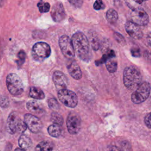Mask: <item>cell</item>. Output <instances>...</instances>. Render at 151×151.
<instances>
[{
  "label": "cell",
  "mask_w": 151,
  "mask_h": 151,
  "mask_svg": "<svg viewBox=\"0 0 151 151\" xmlns=\"http://www.w3.org/2000/svg\"><path fill=\"white\" fill-rule=\"evenodd\" d=\"M71 40L74 52L77 57L84 61H88L91 59V53L87 37L83 32H77L73 34Z\"/></svg>",
  "instance_id": "1"
},
{
  "label": "cell",
  "mask_w": 151,
  "mask_h": 151,
  "mask_svg": "<svg viewBox=\"0 0 151 151\" xmlns=\"http://www.w3.org/2000/svg\"><path fill=\"white\" fill-rule=\"evenodd\" d=\"M123 80L127 88L134 90L141 83L142 75L137 68L134 66H129L124 70Z\"/></svg>",
  "instance_id": "2"
},
{
  "label": "cell",
  "mask_w": 151,
  "mask_h": 151,
  "mask_svg": "<svg viewBox=\"0 0 151 151\" xmlns=\"http://www.w3.org/2000/svg\"><path fill=\"white\" fill-rule=\"evenodd\" d=\"M6 84L9 92L13 96L21 95L24 90L21 78L15 73L9 74L6 78Z\"/></svg>",
  "instance_id": "3"
},
{
  "label": "cell",
  "mask_w": 151,
  "mask_h": 151,
  "mask_svg": "<svg viewBox=\"0 0 151 151\" xmlns=\"http://www.w3.org/2000/svg\"><path fill=\"white\" fill-rule=\"evenodd\" d=\"M50 46L46 42H38L35 43L32 48V58L37 61H42L51 54Z\"/></svg>",
  "instance_id": "4"
},
{
  "label": "cell",
  "mask_w": 151,
  "mask_h": 151,
  "mask_svg": "<svg viewBox=\"0 0 151 151\" xmlns=\"http://www.w3.org/2000/svg\"><path fill=\"white\" fill-rule=\"evenodd\" d=\"M7 126L11 133L14 134L16 132L23 133L27 127L24 121H22L18 116L16 112H11L8 116L7 120Z\"/></svg>",
  "instance_id": "5"
},
{
  "label": "cell",
  "mask_w": 151,
  "mask_h": 151,
  "mask_svg": "<svg viewBox=\"0 0 151 151\" xmlns=\"http://www.w3.org/2000/svg\"><path fill=\"white\" fill-rule=\"evenodd\" d=\"M150 86L148 82L141 83L132 94L131 100L135 104H140L145 101L149 96Z\"/></svg>",
  "instance_id": "6"
},
{
  "label": "cell",
  "mask_w": 151,
  "mask_h": 151,
  "mask_svg": "<svg viewBox=\"0 0 151 151\" xmlns=\"http://www.w3.org/2000/svg\"><path fill=\"white\" fill-rule=\"evenodd\" d=\"M58 97L64 105L71 108L77 106L78 102L77 94L74 92L67 89L59 90L58 91Z\"/></svg>",
  "instance_id": "7"
},
{
  "label": "cell",
  "mask_w": 151,
  "mask_h": 151,
  "mask_svg": "<svg viewBox=\"0 0 151 151\" xmlns=\"http://www.w3.org/2000/svg\"><path fill=\"white\" fill-rule=\"evenodd\" d=\"M59 45L63 55L68 60L74 58L75 52L70 38L65 35L61 36L59 39Z\"/></svg>",
  "instance_id": "8"
},
{
  "label": "cell",
  "mask_w": 151,
  "mask_h": 151,
  "mask_svg": "<svg viewBox=\"0 0 151 151\" xmlns=\"http://www.w3.org/2000/svg\"><path fill=\"white\" fill-rule=\"evenodd\" d=\"M66 125L70 134H77L81 129V118L79 115L74 111L70 112L67 119Z\"/></svg>",
  "instance_id": "9"
},
{
  "label": "cell",
  "mask_w": 151,
  "mask_h": 151,
  "mask_svg": "<svg viewBox=\"0 0 151 151\" xmlns=\"http://www.w3.org/2000/svg\"><path fill=\"white\" fill-rule=\"evenodd\" d=\"M130 18L132 22L137 25H146L149 21L147 14L141 7H137L133 9L130 13Z\"/></svg>",
  "instance_id": "10"
},
{
  "label": "cell",
  "mask_w": 151,
  "mask_h": 151,
  "mask_svg": "<svg viewBox=\"0 0 151 151\" xmlns=\"http://www.w3.org/2000/svg\"><path fill=\"white\" fill-rule=\"evenodd\" d=\"M24 122L29 130L34 133H39L42 128V123L41 120L33 114L29 113L25 114Z\"/></svg>",
  "instance_id": "11"
},
{
  "label": "cell",
  "mask_w": 151,
  "mask_h": 151,
  "mask_svg": "<svg viewBox=\"0 0 151 151\" xmlns=\"http://www.w3.org/2000/svg\"><path fill=\"white\" fill-rule=\"evenodd\" d=\"M52 80L56 87L59 90L66 89L68 84V80L66 76L60 71H55L52 76Z\"/></svg>",
  "instance_id": "12"
},
{
  "label": "cell",
  "mask_w": 151,
  "mask_h": 151,
  "mask_svg": "<svg viewBox=\"0 0 151 151\" xmlns=\"http://www.w3.org/2000/svg\"><path fill=\"white\" fill-rule=\"evenodd\" d=\"M125 29L127 34L135 40H140L143 37V32L139 25L128 21L125 24Z\"/></svg>",
  "instance_id": "13"
},
{
  "label": "cell",
  "mask_w": 151,
  "mask_h": 151,
  "mask_svg": "<svg viewBox=\"0 0 151 151\" xmlns=\"http://www.w3.org/2000/svg\"><path fill=\"white\" fill-rule=\"evenodd\" d=\"M51 15L55 22H60L65 18V12L61 2H57L53 5L51 11Z\"/></svg>",
  "instance_id": "14"
},
{
  "label": "cell",
  "mask_w": 151,
  "mask_h": 151,
  "mask_svg": "<svg viewBox=\"0 0 151 151\" xmlns=\"http://www.w3.org/2000/svg\"><path fill=\"white\" fill-rule=\"evenodd\" d=\"M67 70L70 76L76 80H80L82 77V71L76 61H73L68 66Z\"/></svg>",
  "instance_id": "15"
},
{
  "label": "cell",
  "mask_w": 151,
  "mask_h": 151,
  "mask_svg": "<svg viewBox=\"0 0 151 151\" xmlns=\"http://www.w3.org/2000/svg\"><path fill=\"white\" fill-rule=\"evenodd\" d=\"M27 109L34 113H40L44 111L41 103L37 100H30L27 103Z\"/></svg>",
  "instance_id": "16"
},
{
  "label": "cell",
  "mask_w": 151,
  "mask_h": 151,
  "mask_svg": "<svg viewBox=\"0 0 151 151\" xmlns=\"http://www.w3.org/2000/svg\"><path fill=\"white\" fill-rule=\"evenodd\" d=\"M18 145L21 149L26 150L32 147V142L29 137L25 134H22L18 139Z\"/></svg>",
  "instance_id": "17"
},
{
  "label": "cell",
  "mask_w": 151,
  "mask_h": 151,
  "mask_svg": "<svg viewBox=\"0 0 151 151\" xmlns=\"http://www.w3.org/2000/svg\"><path fill=\"white\" fill-rule=\"evenodd\" d=\"M29 96L35 100H42L45 98V94L39 87H31L29 89Z\"/></svg>",
  "instance_id": "18"
},
{
  "label": "cell",
  "mask_w": 151,
  "mask_h": 151,
  "mask_svg": "<svg viewBox=\"0 0 151 151\" xmlns=\"http://www.w3.org/2000/svg\"><path fill=\"white\" fill-rule=\"evenodd\" d=\"M35 151H52L53 144L49 141H42L35 147Z\"/></svg>",
  "instance_id": "19"
},
{
  "label": "cell",
  "mask_w": 151,
  "mask_h": 151,
  "mask_svg": "<svg viewBox=\"0 0 151 151\" xmlns=\"http://www.w3.org/2000/svg\"><path fill=\"white\" fill-rule=\"evenodd\" d=\"M48 134L53 137H59L61 134V129L60 126L55 124H51L47 129Z\"/></svg>",
  "instance_id": "20"
},
{
  "label": "cell",
  "mask_w": 151,
  "mask_h": 151,
  "mask_svg": "<svg viewBox=\"0 0 151 151\" xmlns=\"http://www.w3.org/2000/svg\"><path fill=\"white\" fill-rule=\"evenodd\" d=\"M89 41L93 49L95 51H97L100 48V41L99 39L95 32H89Z\"/></svg>",
  "instance_id": "21"
},
{
  "label": "cell",
  "mask_w": 151,
  "mask_h": 151,
  "mask_svg": "<svg viewBox=\"0 0 151 151\" xmlns=\"http://www.w3.org/2000/svg\"><path fill=\"white\" fill-rule=\"evenodd\" d=\"M106 19L110 24H116L118 19V14L117 11L111 8L109 9L106 12Z\"/></svg>",
  "instance_id": "22"
},
{
  "label": "cell",
  "mask_w": 151,
  "mask_h": 151,
  "mask_svg": "<svg viewBox=\"0 0 151 151\" xmlns=\"http://www.w3.org/2000/svg\"><path fill=\"white\" fill-rule=\"evenodd\" d=\"M106 67L109 73H114L117 68V63L113 58L108 59L106 62Z\"/></svg>",
  "instance_id": "23"
},
{
  "label": "cell",
  "mask_w": 151,
  "mask_h": 151,
  "mask_svg": "<svg viewBox=\"0 0 151 151\" xmlns=\"http://www.w3.org/2000/svg\"><path fill=\"white\" fill-rule=\"evenodd\" d=\"M51 120L53 123V124L58 125L60 126L63 124L64 122L63 116L57 112H53L51 113Z\"/></svg>",
  "instance_id": "24"
},
{
  "label": "cell",
  "mask_w": 151,
  "mask_h": 151,
  "mask_svg": "<svg viewBox=\"0 0 151 151\" xmlns=\"http://www.w3.org/2000/svg\"><path fill=\"white\" fill-rule=\"evenodd\" d=\"M37 6L39 9V11L41 13H45L49 11L50 9V5L48 2H45L44 1H40L37 4Z\"/></svg>",
  "instance_id": "25"
},
{
  "label": "cell",
  "mask_w": 151,
  "mask_h": 151,
  "mask_svg": "<svg viewBox=\"0 0 151 151\" xmlns=\"http://www.w3.org/2000/svg\"><path fill=\"white\" fill-rule=\"evenodd\" d=\"M26 58V54L24 50H20L18 54H17V64L18 67L22 65L24 63Z\"/></svg>",
  "instance_id": "26"
},
{
  "label": "cell",
  "mask_w": 151,
  "mask_h": 151,
  "mask_svg": "<svg viewBox=\"0 0 151 151\" xmlns=\"http://www.w3.org/2000/svg\"><path fill=\"white\" fill-rule=\"evenodd\" d=\"M48 107L54 110H58L60 109V105L55 98H51L48 100Z\"/></svg>",
  "instance_id": "27"
},
{
  "label": "cell",
  "mask_w": 151,
  "mask_h": 151,
  "mask_svg": "<svg viewBox=\"0 0 151 151\" xmlns=\"http://www.w3.org/2000/svg\"><path fill=\"white\" fill-rule=\"evenodd\" d=\"M114 35V39L116 40V41L119 43L120 44H121L122 45H125L126 44V40L124 38V37L120 34V33L119 32H115L113 34Z\"/></svg>",
  "instance_id": "28"
},
{
  "label": "cell",
  "mask_w": 151,
  "mask_h": 151,
  "mask_svg": "<svg viewBox=\"0 0 151 151\" xmlns=\"http://www.w3.org/2000/svg\"><path fill=\"white\" fill-rule=\"evenodd\" d=\"M9 106V100L8 98L4 96H0V106L2 108H6Z\"/></svg>",
  "instance_id": "29"
},
{
  "label": "cell",
  "mask_w": 151,
  "mask_h": 151,
  "mask_svg": "<svg viewBox=\"0 0 151 151\" xmlns=\"http://www.w3.org/2000/svg\"><path fill=\"white\" fill-rule=\"evenodd\" d=\"M93 8L96 10H100L101 9H104L105 8V5L102 1L97 0L94 2L93 5Z\"/></svg>",
  "instance_id": "30"
},
{
  "label": "cell",
  "mask_w": 151,
  "mask_h": 151,
  "mask_svg": "<svg viewBox=\"0 0 151 151\" xmlns=\"http://www.w3.org/2000/svg\"><path fill=\"white\" fill-rule=\"evenodd\" d=\"M68 2L71 5H73V6L77 8H80L82 5L83 2V1L81 0H71V1H68Z\"/></svg>",
  "instance_id": "31"
},
{
  "label": "cell",
  "mask_w": 151,
  "mask_h": 151,
  "mask_svg": "<svg viewBox=\"0 0 151 151\" xmlns=\"http://www.w3.org/2000/svg\"><path fill=\"white\" fill-rule=\"evenodd\" d=\"M144 122L145 125L148 127V129L151 128V125H150V113H148L145 117L144 119Z\"/></svg>",
  "instance_id": "32"
},
{
  "label": "cell",
  "mask_w": 151,
  "mask_h": 151,
  "mask_svg": "<svg viewBox=\"0 0 151 151\" xmlns=\"http://www.w3.org/2000/svg\"><path fill=\"white\" fill-rule=\"evenodd\" d=\"M131 53L133 57H139L140 56V51L138 48H133L131 49Z\"/></svg>",
  "instance_id": "33"
},
{
  "label": "cell",
  "mask_w": 151,
  "mask_h": 151,
  "mask_svg": "<svg viewBox=\"0 0 151 151\" xmlns=\"http://www.w3.org/2000/svg\"><path fill=\"white\" fill-rule=\"evenodd\" d=\"M109 151H122L120 149L116 146H113L109 150Z\"/></svg>",
  "instance_id": "34"
},
{
  "label": "cell",
  "mask_w": 151,
  "mask_h": 151,
  "mask_svg": "<svg viewBox=\"0 0 151 151\" xmlns=\"http://www.w3.org/2000/svg\"><path fill=\"white\" fill-rule=\"evenodd\" d=\"M15 151H27L25 150H24L22 149H21V148H19V147H17L15 149Z\"/></svg>",
  "instance_id": "35"
}]
</instances>
